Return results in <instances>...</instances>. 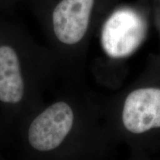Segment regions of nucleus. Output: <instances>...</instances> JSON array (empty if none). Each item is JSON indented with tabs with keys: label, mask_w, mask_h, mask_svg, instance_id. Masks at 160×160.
<instances>
[{
	"label": "nucleus",
	"mask_w": 160,
	"mask_h": 160,
	"mask_svg": "<svg viewBox=\"0 0 160 160\" xmlns=\"http://www.w3.org/2000/svg\"><path fill=\"white\" fill-rule=\"evenodd\" d=\"M123 124L130 132L142 133L160 128V89L140 88L126 98Z\"/></svg>",
	"instance_id": "20e7f679"
},
{
	"label": "nucleus",
	"mask_w": 160,
	"mask_h": 160,
	"mask_svg": "<svg viewBox=\"0 0 160 160\" xmlns=\"http://www.w3.org/2000/svg\"><path fill=\"white\" fill-rule=\"evenodd\" d=\"M24 82L20 64L14 50L0 47V101L17 103L22 99Z\"/></svg>",
	"instance_id": "39448f33"
},
{
	"label": "nucleus",
	"mask_w": 160,
	"mask_h": 160,
	"mask_svg": "<svg viewBox=\"0 0 160 160\" xmlns=\"http://www.w3.org/2000/svg\"><path fill=\"white\" fill-rule=\"evenodd\" d=\"M147 33V24L134 10L121 8L113 12L104 24L101 42L104 51L112 58L132 54Z\"/></svg>",
	"instance_id": "f257e3e1"
},
{
	"label": "nucleus",
	"mask_w": 160,
	"mask_h": 160,
	"mask_svg": "<svg viewBox=\"0 0 160 160\" xmlns=\"http://www.w3.org/2000/svg\"><path fill=\"white\" fill-rule=\"evenodd\" d=\"M95 3L96 0H57L51 20L61 42L73 45L81 41L88 30Z\"/></svg>",
	"instance_id": "7ed1b4c3"
},
{
	"label": "nucleus",
	"mask_w": 160,
	"mask_h": 160,
	"mask_svg": "<svg viewBox=\"0 0 160 160\" xmlns=\"http://www.w3.org/2000/svg\"><path fill=\"white\" fill-rule=\"evenodd\" d=\"M73 117V111L67 103L53 104L32 122L28 130L29 143L40 151L56 148L71 130Z\"/></svg>",
	"instance_id": "f03ea898"
}]
</instances>
